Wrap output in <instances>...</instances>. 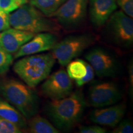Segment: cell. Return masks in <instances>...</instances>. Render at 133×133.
Masks as SVG:
<instances>
[{
    "mask_svg": "<svg viewBox=\"0 0 133 133\" xmlns=\"http://www.w3.org/2000/svg\"><path fill=\"white\" fill-rule=\"evenodd\" d=\"M86 101L81 91H76L46 106V113L58 129L68 131L78 123L84 114Z\"/></svg>",
    "mask_w": 133,
    "mask_h": 133,
    "instance_id": "1",
    "label": "cell"
},
{
    "mask_svg": "<svg viewBox=\"0 0 133 133\" xmlns=\"http://www.w3.org/2000/svg\"><path fill=\"white\" fill-rule=\"evenodd\" d=\"M0 94L26 119L37 114L39 98L30 86L14 79H0Z\"/></svg>",
    "mask_w": 133,
    "mask_h": 133,
    "instance_id": "2",
    "label": "cell"
},
{
    "mask_svg": "<svg viewBox=\"0 0 133 133\" xmlns=\"http://www.w3.org/2000/svg\"><path fill=\"white\" fill-rule=\"evenodd\" d=\"M56 63L52 53L26 56L17 61L14 70L30 88H34L49 75Z\"/></svg>",
    "mask_w": 133,
    "mask_h": 133,
    "instance_id": "3",
    "label": "cell"
},
{
    "mask_svg": "<svg viewBox=\"0 0 133 133\" xmlns=\"http://www.w3.org/2000/svg\"><path fill=\"white\" fill-rule=\"evenodd\" d=\"M9 23L14 29L35 34L59 30L57 23L30 4H25L9 14Z\"/></svg>",
    "mask_w": 133,
    "mask_h": 133,
    "instance_id": "4",
    "label": "cell"
},
{
    "mask_svg": "<svg viewBox=\"0 0 133 133\" xmlns=\"http://www.w3.org/2000/svg\"><path fill=\"white\" fill-rule=\"evenodd\" d=\"M94 43V37L90 35L69 36L56 43L51 49L52 54L61 65H66Z\"/></svg>",
    "mask_w": 133,
    "mask_h": 133,
    "instance_id": "5",
    "label": "cell"
},
{
    "mask_svg": "<svg viewBox=\"0 0 133 133\" xmlns=\"http://www.w3.org/2000/svg\"><path fill=\"white\" fill-rule=\"evenodd\" d=\"M108 27L112 39L118 45L129 47L133 43V21L123 11L114 12L110 17Z\"/></svg>",
    "mask_w": 133,
    "mask_h": 133,
    "instance_id": "6",
    "label": "cell"
},
{
    "mask_svg": "<svg viewBox=\"0 0 133 133\" xmlns=\"http://www.w3.org/2000/svg\"><path fill=\"white\" fill-rule=\"evenodd\" d=\"M73 82L67 73L61 69L48 76L41 87L42 94L53 100H59L69 96L72 92Z\"/></svg>",
    "mask_w": 133,
    "mask_h": 133,
    "instance_id": "7",
    "label": "cell"
},
{
    "mask_svg": "<svg viewBox=\"0 0 133 133\" xmlns=\"http://www.w3.org/2000/svg\"><path fill=\"white\" fill-rule=\"evenodd\" d=\"M88 0H67L52 15L65 27L78 26L86 16Z\"/></svg>",
    "mask_w": 133,
    "mask_h": 133,
    "instance_id": "8",
    "label": "cell"
},
{
    "mask_svg": "<svg viewBox=\"0 0 133 133\" xmlns=\"http://www.w3.org/2000/svg\"><path fill=\"white\" fill-rule=\"evenodd\" d=\"M121 92L115 83L101 82L92 85L88 94V101L91 106L101 108L112 105L121 98Z\"/></svg>",
    "mask_w": 133,
    "mask_h": 133,
    "instance_id": "9",
    "label": "cell"
},
{
    "mask_svg": "<svg viewBox=\"0 0 133 133\" xmlns=\"http://www.w3.org/2000/svg\"><path fill=\"white\" fill-rule=\"evenodd\" d=\"M94 74L99 77L115 76L118 70V62L110 53L101 48L91 50L85 56Z\"/></svg>",
    "mask_w": 133,
    "mask_h": 133,
    "instance_id": "10",
    "label": "cell"
},
{
    "mask_svg": "<svg viewBox=\"0 0 133 133\" xmlns=\"http://www.w3.org/2000/svg\"><path fill=\"white\" fill-rule=\"evenodd\" d=\"M57 42V38L50 32L37 33L24 44L17 52L14 57L19 58L51 50Z\"/></svg>",
    "mask_w": 133,
    "mask_h": 133,
    "instance_id": "11",
    "label": "cell"
},
{
    "mask_svg": "<svg viewBox=\"0 0 133 133\" xmlns=\"http://www.w3.org/2000/svg\"><path fill=\"white\" fill-rule=\"evenodd\" d=\"M125 113V105L118 104L94 110L89 115V118L94 123L114 128L122 119Z\"/></svg>",
    "mask_w": 133,
    "mask_h": 133,
    "instance_id": "12",
    "label": "cell"
},
{
    "mask_svg": "<svg viewBox=\"0 0 133 133\" xmlns=\"http://www.w3.org/2000/svg\"><path fill=\"white\" fill-rule=\"evenodd\" d=\"M35 35L28 31L9 28L0 33V46L10 54H15Z\"/></svg>",
    "mask_w": 133,
    "mask_h": 133,
    "instance_id": "13",
    "label": "cell"
},
{
    "mask_svg": "<svg viewBox=\"0 0 133 133\" xmlns=\"http://www.w3.org/2000/svg\"><path fill=\"white\" fill-rule=\"evenodd\" d=\"M117 9L116 0H90L89 16L96 27L104 25Z\"/></svg>",
    "mask_w": 133,
    "mask_h": 133,
    "instance_id": "14",
    "label": "cell"
},
{
    "mask_svg": "<svg viewBox=\"0 0 133 133\" xmlns=\"http://www.w3.org/2000/svg\"><path fill=\"white\" fill-rule=\"evenodd\" d=\"M0 117L11 121L21 129L26 126V118L8 101L0 98Z\"/></svg>",
    "mask_w": 133,
    "mask_h": 133,
    "instance_id": "15",
    "label": "cell"
},
{
    "mask_svg": "<svg viewBox=\"0 0 133 133\" xmlns=\"http://www.w3.org/2000/svg\"><path fill=\"white\" fill-rule=\"evenodd\" d=\"M29 129L33 133H59L57 128L44 118L35 115L29 122Z\"/></svg>",
    "mask_w": 133,
    "mask_h": 133,
    "instance_id": "16",
    "label": "cell"
},
{
    "mask_svg": "<svg viewBox=\"0 0 133 133\" xmlns=\"http://www.w3.org/2000/svg\"><path fill=\"white\" fill-rule=\"evenodd\" d=\"M66 1L67 0H30V4L37 8L43 14L51 17Z\"/></svg>",
    "mask_w": 133,
    "mask_h": 133,
    "instance_id": "17",
    "label": "cell"
},
{
    "mask_svg": "<svg viewBox=\"0 0 133 133\" xmlns=\"http://www.w3.org/2000/svg\"><path fill=\"white\" fill-rule=\"evenodd\" d=\"M66 73L71 79L78 80L83 78L87 74L85 61L81 59L71 61L67 64Z\"/></svg>",
    "mask_w": 133,
    "mask_h": 133,
    "instance_id": "18",
    "label": "cell"
},
{
    "mask_svg": "<svg viewBox=\"0 0 133 133\" xmlns=\"http://www.w3.org/2000/svg\"><path fill=\"white\" fill-rule=\"evenodd\" d=\"M28 0H0V11L6 13L12 12L26 4Z\"/></svg>",
    "mask_w": 133,
    "mask_h": 133,
    "instance_id": "19",
    "label": "cell"
},
{
    "mask_svg": "<svg viewBox=\"0 0 133 133\" xmlns=\"http://www.w3.org/2000/svg\"><path fill=\"white\" fill-rule=\"evenodd\" d=\"M12 62L13 57L11 54L0 46V75L8 71Z\"/></svg>",
    "mask_w": 133,
    "mask_h": 133,
    "instance_id": "20",
    "label": "cell"
},
{
    "mask_svg": "<svg viewBox=\"0 0 133 133\" xmlns=\"http://www.w3.org/2000/svg\"><path fill=\"white\" fill-rule=\"evenodd\" d=\"M22 129L11 121L0 117V133H20Z\"/></svg>",
    "mask_w": 133,
    "mask_h": 133,
    "instance_id": "21",
    "label": "cell"
},
{
    "mask_svg": "<svg viewBox=\"0 0 133 133\" xmlns=\"http://www.w3.org/2000/svg\"><path fill=\"white\" fill-rule=\"evenodd\" d=\"M117 126L112 131L113 133H132L133 125L129 119H124L118 123Z\"/></svg>",
    "mask_w": 133,
    "mask_h": 133,
    "instance_id": "22",
    "label": "cell"
},
{
    "mask_svg": "<svg viewBox=\"0 0 133 133\" xmlns=\"http://www.w3.org/2000/svg\"><path fill=\"white\" fill-rule=\"evenodd\" d=\"M85 65L86 66V69H87V74H86V76L83 77V78L75 80L76 84L78 87H81V86L84 85L86 83H89V81L92 80L94 77V71L92 66H91V65L86 62H85Z\"/></svg>",
    "mask_w": 133,
    "mask_h": 133,
    "instance_id": "23",
    "label": "cell"
},
{
    "mask_svg": "<svg viewBox=\"0 0 133 133\" xmlns=\"http://www.w3.org/2000/svg\"><path fill=\"white\" fill-rule=\"evenodd\" d=\"M116 4L121 8L124 14L133 17V0H116Z\"/></svg>",
    "mask_w": 133,
    "mask_h": 133,
    "instance_id": "24",
    "label": "cell"
},
{
    "mask_svg": "<svg viewBox=\"0 0 133 133\" xmlns=\"http://www.w3.org/2000/svg\"><path fill=\"white\" fill-rule=\"evenodd\" d=\"M80 133H105L107 130L104 128L98 125L81 126L79 128Z\"/></svg>",
    "mask_w": 133,
    "mask_h": 133,
    "instance_id": "25",
    "label": "cell"
},
{
    "mask_svg": "<svg viewBox=\"0 0 133 133\" xmlns=\"http://www.w3.org/2000/svg\"><path fill=\"white\" fill-rule=\"evenodd\" d=\"M11 27L9 23V13L0 11V33Z\"/></svg>",
    "mask_w": 133,
    "mask_h": 133,
    "instance_id": "26",
    "label": "cell"
},
{
    "mask_svg": "<svg viewBox=\"0 0 133 133\" xmlns=\"http://www.w3.org/2000/svg\"><path fill=\"white\" fill-rule=\"evenodd\" d=\"M129 74V91L131 92V96H132L133 91V65L132 62L131 61L128 66Z\"/></svg>",
    "mask_w": 133,
    "mask_h": 133,
    "instance_id": "27",
    "label": "cell"
}]
</instances>
